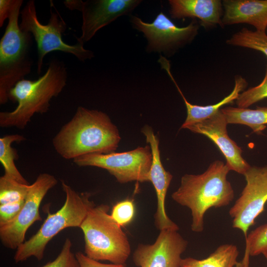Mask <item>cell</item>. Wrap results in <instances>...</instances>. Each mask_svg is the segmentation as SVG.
Masks as SVG:
<instances>
[{
	"label": "cell",
	"mask_w": 267,
	"mask_h": 267,
	"mask_svg": "<svg viewBox=\"0 0 267 267\" xmlns=\"http://www.w3.org/2000/svg\"><path fill=\"white\" fill-rule=\"evenodd\" d=\"M120 140L117 127L106 113L79 106L54 136L52 144L61 157L74 160L88 154L113 152Z\"/></svg>",
	"instance_id": "obj_1"
},
{
	"label": "cell",
	"mask_w": 267,
	"mask_h": 267,
	"mask_svg": "<svg viewBox=\"0 0 267 267\" xmlns=\"http://www.w3.org/2000/svg\"><path fill=\"white\" fill-rule=\"evenodd\" d=\"M230 171L226 163L216 160L201 174H185L181 177L172 198L190 210L193 231H203L204 215L210 208L226 206L233 200L234 190L227 179Z\"/></svg>",
	"instance_id": "obj_2"
},
{
	"label": "cell",
	"mask_w": 267,
	"mask_h": 267,
	"mask_svg": "<svg viewBox=\"0 0 267 267\" xmlns=\"http://www.w3.org/2000/svg\"><path fill=\"white\" fill-rule=\"evenodd\" d=\"M67 78L64 64L54 59L38 79L18 82L8 95L9 100L17 102V106L12 111L0 113V126L25 129L36 113H45L49 110L51 99L62 91Z\"/></svg>",
	"instance_id": "obj_3"
},
{
	"label": "cell",
	"mask_w": 267,
	"mask_h": 267,
	"mask_svg": "<svg viewBox=\"0 0 267 267\" xmlns=\"http://www.w3.org/2000/svg\"><path fill=\"white\" fill-rule=\"evenodd\" d=\"M61 186L66 195L64 204L55 213L47 211V217L38 231L16 249L14 256L16 263L32 257L42 260L48 243L66 228L80 227L90 208L95 205L89 199V193H79L63 180Z\"/></svg>",
	"instance_id": "obj_4"
},
{
	"label": "cell",
	"mask_w": 267,
	"mask_h": 267,
	"mask_svg": "<svg viewBox=\"0 0 267 267\" xmlns=\"http://www.w3.org/2000/svg\"><path fill=\"white\" fill-rule=\"evenodd\" d=\"M107 204L90 208L80 228L84 234L85 254L97 261L125 265L131 248L126 234L108 213Z\"/></svg>",
	"instance_id": "obj_5"
},
{
	"label": "cell",
	"mask_w": 267,
	"mask_h": 267,
	"mask_svg": "<svg viewBox=\"0 0 267 267\" xmlns=\"http://www.w3.org/2000/svg\"><path fill=\"white\" fill-rule=\"evenodd\" d=\"M22 0H14L5 32L0 41V104H4L10 90L29 74L32 61L30 49L31 33L22 31L18 24Z\"/></svg>",
	"instance_id": "obj_6"
},
{
	"label": "cell",
	"mask_w": 267,
	"mask_h": 267,
	"mask_svg": "<svg viewBox=\"0 0 267 267\" xmlns=\"http://www.w3.org/2000/svg\"><path fill=\"white\" fill-rule=\"evenodd\" d=\"M21 29L33 36L37 43L38 49L37 72L42 71L43 59L49 52L61 51L75 55L80 60L84 61L94 57L92 51L86 49L84 44L77 42L74 45L67 44L62 40V35L66 29L67 25L57 13L50 9V17L46 25L39 20L34 0L28 1L20 12Z\"/></svg>",
	"instance_id": "obj_7"
},
{
	"label": "cell",
	"mask_w": 267,
	"mask_h": 267,
	"mask_svg": "<svg viewBox=\"0 0 267 267\" xmlns=\"http://www.w3.org/2000/svg\"><path fill=\"white\" fill-rule=\"evenodd\" d=\"M79 167L92 166L107 170L120 183L148 181L152 154L150 146L124 152L86 154L73 160Z\"/></svg>",
	"instance_id": "obj_8"
},
{
	"label": "cell",
	"mask_w": 267,
	"mask_h": 267,
	"mask_svg": "<svg viewBox=\"0 0 267 267\" xmlns=\"http://www.w3.org/2000/svg\"><path fill=\"white\" fill-rule=\"evenodd\" d=\"M131 21L133 27L141 32L147 39L148 52L163 53L168 56L191 43L199 28L195 19L187 26L179 27L162 12L151 23L144 22L136 16H132Z\"/></svg>",
	"instance_id": "obj_9"
},
{
	"label": "cell",
	"mask_w": 267,
	"mask_h": 267,
	"mask_svg": "<svg viewBox=\"0 0 267 267\" xmlns=\"http://www.w3.org/2000/svg\"><path fill=\"white\" fill-rule=\"evenodd\" d=\"M57 183L56 178L48 173L40 174L30 184L24 205L12 221L0 226V239L5 247L17 249L25 242L29 228L36 222L42 221L41 204L47 192Z\"/></svg>",
	"instance_id": "obj_10"
},
{
	"label": "cell",
	"mask_w": 267,
	"mask_h": 267,
	"mask_svg": "<svg viewBox=\"0 0 267 267\" xmlns=\"http://www.w3.org/2000/svg\"><path fill=\"white\" fill-rule=\"evenodd\" d=\"M243 176L246 184L229 215L232 227L241 230L246 239L248 229L264 211L267 202V166H251Z\"/></svg>",
	"instance_id": "obj_11"
},
{
	"label": "cell",
	"mask_w": 267,
	"mask_h": 267,
	"mask_svg": "<svg viewBox=\"0 0 267 267\" xmlns=\"http://www.w3.org/2000/svg\"><path fill=\"white\" fill-rule=\"evenodd\" d=\"M140 0H67L64 3L71 10L81 12L82 35L78 42L84 44L102 27L118 17L129 15L141 2Z\"/></svg>",
	"instance_id": "obj_12"
},
{
	"label": "cell",
	"mask_w": 267,
	"mask_h": 267,
	"mask_svg": "<svg viewBox=\"0 0 267 267\" xmlns=\"http://www.w3.org/2000/svg\"><path fill=\"white\" fill-rule=\"evenodd\" d=\"M188 242L178 231L164 229L152 244H139L133 255L138 267H180Z\"/></svg>",
	"instance_id": "obj_13"
},
{
	"label": "cell",
	"mask_w": 267,
	"mask_h": 267,
	"mask_svg": "<svg viewBox=\"0 0 267 267\" xmlns=\"http://www.w3.org/2000/svg\"><path fill=\"white\" fill-rule=\"evenodd\" d=\"M142 133L150 147L152 161L148 174V181L153 184L157 197V208L154 215L155 225L157 229L178 230V225L172 221L167 214L165 199L168 188L173 178L172 174L164 168L160 158L159 139L155 134L152 128L145 125L141 129Z\"/></svg>",
	"instance_id": "obj_14"
},
{
	"label": "cell",
	"mask_w": 267,
	"mask_h": 267,
	"mask_svg": "<svg viewBox=\"0 0 267 267\" xmlns=\"http://www.w3.org/2000/svg\"><path fill=\"white\" fill-rule=\"evenodd\" d=\"M227 124L221 109L210 118L190 126L186 129L203 134L211 139L223 155L230 170L243 175L251 166L243 158L241 148L228 135Z\"/></svg>",
	"instance_id": "obj_15"
},
{
	"label": "cell",
	"mask_w": 267,
	"mask_h": 267,
	"mask_svg": "<svg viewBox=\"0 0 267 267\" xmlns=\"http://www.w3.org/2000/svg\"><path fill=\"white\" fill-rule=\"evenodd\" d=\"M170 14L174 19L197 18L205 29L223 27L222 3L219 0H170Z\"/></svg>",
	"instance_id": "obj_16"
},
{
	"label": "cell",
	"mask_w": 267,
	"mask_h": 267,
	"mask_svg": "<svg viewBox=\"0 0 267 267\" xmlns=\"http://www.w3.org/2000/svg\"><path fill=\"white\" fill-rule=\"evenodd\" d=\"M222 3L223 26L246 23L266 32L267 0H224Z\"/></svg>",
	"instance_id": "obj_17"
},
{
	"label": "cell",
	"mask_w": 267,
	"mask_h": 267,
	"mask_svg": "<svg viewBox=\"0 0 267 267\" xmlns=\"http://www.w3.org/2000/svg\"><path fill=\"white\" fill-rule=\"evenodd\" d=\"M167 73L182 96L186 108V118L182 124L180 129H186L190 126L201 122L214 115L221 109L222 106L231 103L236 100L240 93L243 91L248 85L246 80L243 77L240 75H237L235 77L234 88L229 94L216 104L200 106L192 104L188 102L177 85L171 70H168Z\"/></svg>",
	"instance_id": "obj_18"
},
{
	"label": "cell",
	"mask_w": 267,
	"mask_h": 267,
	"mask_svg": "<svg viewBox=\"0 0 267 267\" xmlns=\"http://www.w3.org/2000/svg\"><path fill=\"white\" fill-rule=\"evenodd\" d=\"M239 251L231 244L219 246L207 258L198 260L191 257L182 259L180 267H235Z\"/></svg>",
	"instance_id": "obj_19"
},
{
	"label": "cell",
	"mask_w": 267,
	"mask_h": 267,
	"mask_svg": "<svg viewBox=\"0 0 267 267\" xmlns=\"http://www.w3.org/2000/svg\"><path fill=\"white\" fill-rule=\"evenodd\" d=\"M221 111L228 124L245 125L257 133L264 130L267 124V107H257L254 109L227 107Z\"/></svg>",
	"instance_id": "obj_20"
},
{
	"label": "cell",
	"mask_w": 267,
	"mask_h": 267,
	"mask_svg": "<svg viewBox=\"0 0 267 267\" xmlns=\"http://www.w3.org/2000/svg\"><path fill=\"white\" fill-rule=\"evenodd\" d=\"M26 138L23 135L14 134L0 138V162L4 170V175L23 184H29L15 166L18 158L16 150L11 146L14 142H20Z\"/></svg>",
	"instance_id": "obj_21"
},
{
	"label": "cell",
	"mask_w": 267,
	"mask_h": 267,
	"mask_svg": "<svg viewBox=\"0 0 267 267\" xmlns=\"http://www.w3.org/2000/svg\"><path fill=\"white\" fill-rule=\"evenodd\" d=\"M228 45L258 50L267 57V34L266 32L252 31L246 28L233 34L226 41Z\"/></svg>",
	"instance_id": "obj_22"
},
{
	"label": "cell",
	"mask_w": 267,
	"mask_h": 267,
	"mask_svg": "<svg viewBox=\"0 0 267 267\" xmlns=\"http://www.w3.org/2000/svg\"><path fill=\"white\" fill-rule=\"evenodd\" d=\"M267 255V223L261 225L247 234L245 239L244 267H249V257Z\"/></svg>",
	"instance_id": "obj_23"
},
{
	"label": "cell",
	"mask_w": 267,
	"mask_h": 267,
	"mask_svg": "<svg viewBox=\"0 0 267 267\" xmlns=\"http://www.w3.org/2000/svg\"><path fill=\"white\" fill-rule=\"evenodd\" d=\"M30 185L3 175L0 178V205L25 200Z\"/></svg>",
	"instance_id": "obj_24"
},
{
	"label": "cell",
	"mask_w": 267,
	"mask_h": 267,
	"mask_svg": "<svg viewBox=\"0 0 267 267\" xmlns=\"http://www.w3.org/2000/svg\"><path fill=\"white\" fill-rule=\"evenodd\" d=\"M267 98V65L263 80L258 85L242 91L235 100L237 107L248 108Z\"/></svg>",
	"instance_id": "obj_25"
},
{
	"label": "cell",
	"mask_w": 267,
	"mask_h": 267,
	"mask_svg": "<svg viewBox=\"0 0 267 267\" xmlns=\"http://www.w3.org/2000/svg\"><path fill=\"white\" fill-rule=\"evenodd\" d=\"M135 215V206L131 199H125L116 203L112 207L110 215L120 226L129 224Z\"/></svg>",
	"instance_id": "obj_26"
},
{
	"label": "cell",
	"mask_w": 267,
	"mask_h": 267,
	"mask_svg": "<svg viewBox=\"0 0 267 267\" xmlns=\"http://www.w3.org/2000/svg\"><path fill=\"white\" fill-rule=\"evenodd\" d=\"M72 245L70 239L67 238L56 258L41 267H80L75 254L71 250Z\"/></svg>",
	"instance_id": "obj_27"
},
{
	"label": "cell",
	"mask_w": 267,
	"mask_h": 267,
	"mask_svg": "<svg viewBox=\"0 0 267 267\" xmlns=\"http://www.w3.org/2000/svg\"><path fill=\"white\" fill-rule=\"evenodd\" d=\"M25 200L0 205V226L12 221L22 209Z\"/></svg>",
	"instance_id": "obj_28"
},
{
	"label": "cell",
	"mask_w": 267,
	"mask_h": 267,
	"mask_svg": "<svg viewBox=\"0 0 267 267\" xmlns=\"http://www.w3.org/2000/svg\"><path fill=\"white\" fill-rule=\"evenodd\" d=\"M80 267H126L125 265L114 264H103L87 257L85 254L78 252L75 254Z\"/></svg>",
	"instance_id": "obj_29"
},
{
	"label": "cell",
	"mask_w": 267,
	"mask_h": 267,
	"mask_svg": "<svg viewBox=\"0 0 267 267\" xmlns=\"http://www.w3.org/2000/svg\"><path fill=\"white\" fill-rule=\"evenodd\" d=\"M13 2L14 0H0V27L8 18Z\"/></svg>",
	"instance_id": "obj_30"
},
{
	"label": "cell",
	"mask_w": 267,
	"mask_h": 267,
	"mask_svg": "<svg viewBox=\"0 0 267 267\" xmlns=\"http://www.w3.org/2000/svg\"><path fill=\"white\" fill-rule=\"evenodd\" d=\"M235 267H244V266L242 261L238 262L237 264L235 265Z\"/></svg>",
	"instance_id": "obj_31"
},
{
	"label": "cell",
	"mask_w": 267,
	"mask_h": 267,
	"mask_svg": "<svg viewBox=\"0 0 267 267\" xmlns=\"http://www.w3.org/2000/svg\"><path fill=\"white\" fill-rule=\"evenodd\" d=\"M265 256V257L266 258V259L267 260V255H265V256Z\"/></svg>",
	"instance_id": "obj_32"
},
{
	"label": "cell",
	"mask_w": 267,
	"mask_h": 267,
	"mask_svg": "<svg viewBox=\"0 0 267 267\" xmlns=\"http://www.w3.org/2000/svg\"><path fill=\"white\" fill-rule=\"evenodd\" d=\"M266 33H267V30H266Z\"/></svg>",
	"instance_id": "obj_33"
}]
</instances>
